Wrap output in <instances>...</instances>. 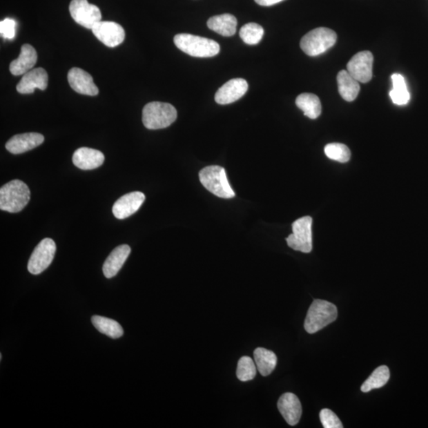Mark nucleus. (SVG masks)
Wrapping results in <instances>:
<instances>
[{
	"mask_svg": "<svg viewBox=\"0 0 428 428\" xmlns=\"http://www.w3.org/2000/svg\"><path fill=\"white\" fill-rule=\"evenodd\" d=\"M311 217L298 219L292 224L293 233L286 238L289 247L304 253H311L313 249Z\"/></svg>",
	"mask_w": 428,
	"mask_h": 428,
	"instance_id": "7",
	"label": "nucleus"
},
{
	"mask_svg": "<svg viewBox=\"0 0 428 428\" xmlns=\"http://www.w3.org/2000/svg\"><path fill=\"white\" fill-rule=\"evenodd\" d=\"M178 49L191 57H212L220 52V45L215 41L189 34H179L174 37Z\"/></svg>",
	"mask_w": 428,
	"mask_h": 428,
	"instance_id": "2",
	"label": "nucleus"
},
{
	"mask_svg": "<svg viewBox=\"0 0 428 428\" xmlns=\"http://www.w3.org/2000/svg\"><path fill=\"white\" fill-rule=\"evenodd\" d=\"M283 1V0H255L256 3L260 5V6L270 7L273 5L277 4Z\"/></svg>",
	"mask_w": 428,
	"mask_h": 428,
	"instance_id": "33",
	"label": "nucleus"
},
{
	"mask_svg": "<svg viewBox=\"0 0 428 428\" xmlns=\"http://www.w3.org/2000/svg\"><path fill=\"white\" fill-rule=\"evenodd\" d=\"M338 312L334 304L324 300H314L304 321V329L309 334L318 333L337 319Z\"/></svg>",
	"mask_w": 428,
	"mask_h": 428,
	"instance_id": "4",
	"label": "nucleus"
},
{
	"mask_svg": "<svg viewBox=\"0 0 428 428\" xmlns=\"http://www.w3.org/2000/svg\"><path fill=\"white\" fill-rule=\"evenodd\" d=\"M16 21L12 19H5L0 23V33L5 39L12 40L15 37Z\"/></svg>",
	"mask_w": 428,
	"mask_h": 428,
	"instance_id": "32",
	"label": "nucleus"
},
{
	"mask_svg": "<svg viewBox=\"0 0 428 428\" xmlns=\"http://www.w3.org/2000/svg\"><path fill=\"white\" fill-rule=\"evenodd\" d=\"M390 378V372L387 366H381L374 371L361 387L362 392L368 393L372 389H379L387 385Z\"/></svg>",
	"mask_w": 428,
	"mask_h": 428,
	"instance_id": "27",
	"label": "nucleus"
},
{
	"mask_svg": "<svg viewBox=\"0 0 428 428\" xmlns=\"http://www.w3.org/2000/svg\"><path fill=\"white\" fill-rule=\"evenodd\" d=\"M249 89L248 82L244 79H230L219 88L215 95L216 103L227 105L242 98Z\"/></svg>",
	"mask_w": 428,
	"mask_h": 428,
	"instance_id": "12",
	"label": "nucleus"
},
{
	"mask_svg": "<svg viewBox=\"0 0 428 428\" xmlns=\"http://www.w3.org/2000/svg\"><path fill=\"white\" fill-rule=\"evenodd\" d=\"M130 253L131 249L127 244L120 245L112 251L103 266L105 277L107 278L115 277L126 263Z\"/></svg>",
	"mask_w": 428,
	"mask_h": 428,
	"instance_id": "20",
	"label": "nucleus"
},
{
	"mask_svg": "<svg viewBox=\"0 0 428 428\" xmlns=\"http://www.w3.org/2000/svg\"><path fill=\"white\" fill-rule=\"evenodd\" d=\"M208 28L224 37H231L237 32V20L230 14L213 16L207 21Z\"/></svg>",
	"mask_w": 428,
	"mask_h": 428,
	"instance_id": "21",
	"label": "nucleus"
},
{
	"mask_svg": "<svg viewBox=\"0 0 428 428\" xmlns=\"http://www.w3.org/2000/svg\"><path fill=\"white\" fill-rule=\"evenodd\" d=\"M264 35V28L260 25L255 23L246 24L240 30V39L246 44L251 46L258 44L263 39Z\"/></svg>",
	"mask_w": 428,
	"mask_h": 428,
	"instance_id": "28",
	"label": "nucleus"
},
{
	"mask_svg": "<svg viewBox=\"0 0 428 428\" xmlns=\"http://www.w3.org/2000/svg\"><path fill=\"white\" fill-rule=\"evenodd\" d=\"M324 153L329 159L340 163L349 162L351 158L350 149L344 144H329L324 148Z\"/></svg>",
	"mask_w": 428,
	"mask_h": 428,
	"instance_id": "29",
	"label": "nucleus"
},
{
	"mask_svg": "<svg viewBox=\"0 0 428 428\" xmlns=\"http://www.w3.org/2000/svg\"><path fill=\"white\" fill-rule=\"evenodd\" d=\"M105 157L99 150L90 148H80L74 153L72 162L81 170H93L104 163Z\"/></svg>",
	"mask_w": 428,
	"mask_h": 428,
	"instance_id": "18",
	"label": "nucleus"
},
{
	"mask_svg": "<svg viewBox=\"0 0 428 428\" xmlns=\"http://www.w3.org/2000/svg\"><path fill=\"white\" fill-rule=\"evenodd\" d=\"M93 33L105 46L114 48L125 40L124 29L115 21H100L93 28Z\"/></svg>",
	"mask_w": 428,
	"mask_h": 428,
	"instance_id": "11",
	"label": "nucleus"
},
{
	"mask_svg": "<svg viewBox=\"0 0 428 428\" xmlns=\"http://www.w3.org/2000/svg\"><path fill=\"white\" fill-rule=\"evenodd\" d=\"M146 195L142 192L128 193L117 200L113 206L114 215L119 220H123L135 214L142 206Z\"/></svg>",
	"mask_w": 428,
	"mask_h": 428,
	"instance_id": "13",
	"label": "nucleus"
},
{
	"mask_svg": "<svg viewBox=\"0 0 428 428\" xmlns=\"http://www.w3.org/2000/svg\"><path fill=\"white\" fill-rule=\"evenodd\" d=\"M37 60V55L35 48L25 44L21 48L19 57L10 64V72L14 76H21L31 70Z\"/></svg>",
	"mask_w": 428,
	"mask_h": 428,
	"instance_id": "19",
	"label": "nucleus"
},
{
	"mask_svg": "<svg viewBox=\"0 0 428 428\" xmlns=\"http://www.w3.org/2000/svg\"><path fill=\"white\" fill-rule=\"evenodd\" d=\"M257 372L255 362L249 356L240 358L238 362L237 376L240 381L248 382L253 380Z\"/></svg>",
	"mask_w": 428,
	"mask_h": 428,
	"instance_id": "30",
	"label": "nucleus"
},
{
	"mask_svg": "<svg viewBox=\"0 0 428 428\" xmlns=\"http://www.w3.org/2000/svg\"><path fill=\"white\" fill-rule=\"evenodd\" d=\"M57 246L50 238H46L37 246L28 262V271L32 275H39L50 266L55 259Z\"/></svg>",
	"mask_w": 428,
	"mask_h": 428,
	"instance_id": "8",
	"label": "nucleus"
},
{
	"mask_svg": "<svg viewBox=\"0 0 428 428\" xmlns=\"http://www.w3.org/2000/svg\"><path fill=\"white\" fill-rule=\"evenodd\" d=\"M278 409L288 425H296L301 419L302 407L295 394L286 393L282 395L278 400Z\"/></svg>",
	"mask_w": 428,
	"mask_h": 428,
	"instance_id": "16",
	"label": "nucleus"
},
{
	"mask_svg": "<svg viewBox=\"0 0 428 428\" xmlns=\"http://www.w3.org/2000/svg\"><path fill=\"white\" fill-rule=\"evenodd\" d=\"M44 141L45 137L41 133H26L10 138L6 148L10 153L21 154L39 147Z\"/></svg>",
	"mask_w": 428,
	"mask_h": 428,
	"instance_id": "17",
	"label": "nucleus"
},
{
	"mask_svg": "<svg viewBox=\"0 0 428 428\" xmlns=\"http://www.w3.org/2000/svg\"><path fill=\"white\" fill-rule=\"evenodd\" d=\"M177 119V110L175 107L160 101H153L144 106L142 121L148 130H160L170 126Z\"/></svg>",
	"mask_w": 428,
	"mask_h": 428,
	"instance_id": "3",
	"label": "nucleus"
},
{
	"mask_svg": "<svg viewBox=\"0 0 428 428\" xmlns=\"http://www.w3.org/2000/svg\"><path fill=\"white\" fill-rule=\"evenodd\" d=\"M254 358L261 376H269L277 366L278 358L275 353L263 347L255 350Z\"/></svg>",
	"mask_w": 428,
	"mask_h": 428,
	"instance_id": "23",
	"label": "nucleus"
},
{
	"mask_svg": "<svg viewBox=\"0 0 428 428\" xmlns=\"http://www.w3.org/2000/svg\"><path fill=\"white\" fill-rule=\"evenodd\" d=\"M200 179L205 188L222 199H233L235 193L230 186L226 170L221 166H208L200 171Z\"/></svg>",
	"mask_w": 428,
	"mask_h": 428,
	"instance_id": "5",
	"label": "nucleus"
},
{
	"mask_svg": "<svg viewBox=\"0 0 428 428\" xmlns=\"http://www.w3.org/2000/svg\"><path fill=\"white\" fill-rule=\"evenodd\" d=\"M393 89L389 93L390 98L396 105L403 106L409 103L410 93L405 78L400 74H393L392 76Z\"/></svg>",
	"mask_w": 428,
	"mask_h": 428,
	"instance_id": "26",
	"label": "nucleus"
},
{
	"mask_svg": "<svg viewBox=\"0 0 428 428\" xmlns=\"http://www.w3.org/2000/svg\"><path fill=\"white\" fill-rule=\"evenodd\" d=\"M373 57L370 51L360 52L347 63V72L357 81L368 83L373 77Z\"/></svg>",
	"mask_w": 428,
	"mask_h": 428,
	"instance_id": "10",
	"label": "nucleus"
},
{
	"mask_svg": "<svg viewBox=\"0 0 428 428\" xmlns=\"http://www.w3.org/2000/svg\"><path fill=\"white\" fill-rule=\"evenodd\" d=\"M49 77L44 68H37L23 75L17 85L18 93L21 94H32L35 89L45 90L48 87Z\"/></svg>",
	"mask_w": 428,
	"mask_h": 428,
	"instance_id": "15",
	"label": "nucleus"
},
{
	"mask_svg": "<svg viewBox=\"0 0 428 428\" xmlns=\"http://www.w3.org/2000/svg\"><path fill=\"white\" fill-rule=\"evenodd\" d=\"M69 12L75 21L86 29L93 30L101 19L99 8L88 0H72Z\"/></svg>",
	"mask_w": 428,
	"mask_h": 428,
	"instance_id": "9",
	"label": "nucleus"
},
{
	"mask_svg": "<svg viewBox=\"0 0 428 428\" xmlns=\"http://www.w3.org/2000/svg\"><path fill=\"white\" fill-rule=\"evenodd\" d=\"M296 105L310 119H317L322 110L320 99L314 94L303 93L298 95Z\"/></svg>",
	"mask_w": 428,
	"mask_h": 428,
	"instance_id": "24",
	"label": "nucleus"
},
{
	"mask_svg": "<svg viewBox=\"0 0 428 428\" xmlns=\"http://www.w3.org/2000/svg\"><path fill=\"white\" fill-rule=\"evenodd\" d=\"M337 84L341 97L347 101L356 100L360 92V82L351 76L349 72L342 70L337 76Z\"/></svg>",
	"mask_w": 428,
	"mask_h": 428,
	"instance_id": "22",
	"label": "nucleus"
},
{
	"mask_svg": "<svg viewBox=\"0 0 428 428\" xmlns=\"http://www.w3.org/2000/svg\"><path fill=\"white\" fill-rule=\"evenodd\" d=\"M337 35L333 30L319 28L304 35L300 43L302 50L310 57H315L333 47L336 42Z\"/></svg>",
	"mask_w": 428,
	"mask_h": 428,
	"instance_id": "6",
	"label": "nucleus"
},
{
	"mask_svg": "<svg viewBox=\"0 0 428 428\" xmlns=\"http://www.w3.org/2000/svg\"><path fill=\"white\" fill-rule=\"evenodd\" d=\"M30 200L29 187L23 181H10L0 189V208L3 211L19 213L28 206Z\"/></svg>",
	"mask_w": 428,
	"mask_h": 428,
	"instance_id": "1",
	"label": "nucleus"
},
{
	"mask_svg": "<svg viewBox=\"0 0 428 428\" xmlns=\"http://www.w3.org/2000/svg\"><path fill=\"white\" fill-rule=\"evenodd\" d=\"M92 322L99 333L109 336L110 338L119 339L124 334V330L115 320L100 317V315H93Z\"/></svg>",
	"mask_w": 428,
	"mask_h": 428,
	"instance_id": "25",
	"label": "nucleus"
},
{
	"mask_svg": "<svg viewBox=\"0 0 428 428\" xmlns=\"http://www.w3.org/2000/svg\"><path fill=\"white\" fill-rule=\"evenodd\" d=\"M320 419L324 428H342V422L333 411L324 409L320 411Z\"/></svg>",
	"mask_w": 428,
	"mask_h": 428,
	"instance_id": "31",
	"label": "nucleus"
},
{
	"mask_svg": "<svg viewBox=\"0 0 428 428\" xmlns=\"http://www.w3.org/2000/svg\"><path fill=\"white\" fill-rule=\"evenodd\" d=\"M68 80L71 88L79 94L90 96L99 94V88L94 83L93 77L81 68H72L68 74Z\"/></svg>",
	"mask_w": 428,
	"mask_h": 428,
	"instance_id": "14",
	"label": "nucleus"
}]
</instances>
